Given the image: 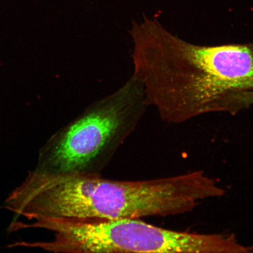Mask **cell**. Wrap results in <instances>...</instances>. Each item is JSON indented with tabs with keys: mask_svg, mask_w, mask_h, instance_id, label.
I'll list each match as a JSON object with an SVG mask.
<instances>
[{
	"mask_svg": "<svg viewBox=\"0 0 253 253\" xmlns=\"http://www.w3.org/2000/svg\"><path fill=\"white\" fill-rule=\"evenodd\" d=\"M132 77L143 86L147 106L163 121L179 124L205 114L239 112L237 99L253 90V44L203 46L144 15L129 30Z\"/></svg>",
	"mask_w": 253,
	"mask_h": 253,
	"instance_id": "cell-1",
	"label": "cell"
},
{
	"mask_svg": "<svg viewBox=\"0 0 253 253\" xmlns=\"http://www.w3.org/2000/svg\"><path fill=\"white\" fill-rule=\"evenodd\" d=\"M216 180L202 170L144 181H116L101 175L46 178L33 172L13 194L14 210L25 216L141 219L187 213L219 197Z\"/></svg>",
	"mask_w": 253,
	"mask_h": 253,
	"instance_id": "cell-2",
	"label": "cell"
},
{
	"mask_svg": "<svg viewBox=\"0 0 253 253\" xmlns=\"http://www.w3.org/2000/svg\"><path fill=\"white\" fill-rule=\"evenodd\" d=\"M147 107L143 86L131 77L57 131L41 150L33 172L52 178L100 175Z\"/></svg>",
	"mask_w": 253,
	"mask_h": 253,
	"instance_id": "cell-3",
	"label": "cell"
},
{
	"mask_svg": "<svg viewBox=\"0 0 253 253\" xmlns=\"http://www.w3.org/2000/svg\"><path fill=\"white\" fill-rule=\"evenodd\" d=\"M26 227L50 231L52 241L25 243L54 253H189L191 233L152 225L140 219L41 217Z\"/></svg>",
	"mask_w": 253,
	"mask_h": 253,
	"instance_id": "cell-4",
	"label": "cell"
},
{
	"mask_svg": "<svg viewBox=\"0 0 253 253\" xmlns=\"http://www.w3.org/2000/svg\"><path fill=\"white\" fill-rule=\"evenodd\" d=\"M250 102H251V103L253 104V91H252V93H251V96H250Z\"/></svg>",
	"mask_w": 253,
	"mask_h": 253,
	"instance_id": "cell-5",
	"label": "cell"
}]
</instances>
